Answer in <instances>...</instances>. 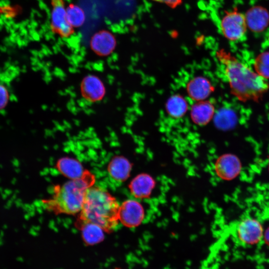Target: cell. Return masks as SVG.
<instances>
[{"mask_svg":"<svg viewBox=\"0 0 269 269\" xmlns=\"http://www.w3.org/2000/svg\"><path fill=\"white\" fill-rule=\"evenodd\" d=\"M9 92L4 84L0 82V110L4 109L9 100Z\"/></svg>","mask_w":269,"mask_h":269,"instance_id":"7402d4cb","label":"cell"},{"mask_svg":"<svg viewBox=\"0 0 269 269\" xmlns=\"http://www.w3.org/2000/svg\"><path fill=\"white\" fill-rule=\"evenodd\" d=\"M220 26L225 37L234 41L244 36L248 27L245 15L237 11L226 12L221 19Z\"/></svg>","mask_w":269,"mask_h":269,"instance_id":"277c9868","label":"cell"},{"mask_svg":"<svg viewBox=\"0 0 269 269\" xmlns=\"http://www.w3.org/2000/svg\"><path fill=\"white\" fill-rule=\"evenodd\" d=\"M254 68L259 75L265 79H269V51L264 52L257 57Z\"/></svg>","mask_w":269,"mask_h":269,"instance_id":"44dd1931","label":"cell"},{"mask_svg":"<svg viewBox=\"0 0 269 269\" xmlns=\"http://www.w3.org/2000/svg\"><path fill=\"white\" fill-rule=\"evenodd\" d=\"M241 163L238 158L232 154L221 156L216 163L217 174L224 179L235 177L241 170Z\"/></svg>","mask_w":269,"mask_h":269,"instance_id":"8fae6325","label":"cell"},{"mask_svg":"<svg viewBox=\"0 0 269 269\" xmlns=\"http://www.w3.org/2000/svg\"><path fill=\"white\" fill-rule=\"evenodd\" d=\"M116 45L115 36L107 30H102L95 33L90 41L91 50L100 57H107L111 55L115 49Z\"/></svg>","mask_w":269,"mask_h":269,"instance_id":"9c48e42d","label":"cell"},{"mask_svg":"<svg viewBox=\"0 0 269 269\" xmlns=\"http://www.w3.org/2000/svg\"><path fill=\"white\" fill-rule=\"evenodd\" d=\"M237 234L239 240L248 245L259 243L264 237L261 223L257 220L250 217L244 219L238 223Z\"/></svg>","mask_w":269,"mask_h":269,"instance_id":"52a82bcc","label":"cell"},{"mask_svg":"<svg viewBox=\"0 0 269 269\" xmlns=\"http://www.w3.org/2000/svg\"><path fill=\"white\" fill-rule=\"evenodd\" d=\"M59 171L66 176L71 179L82 177L84 175L81 164L76 160L69 158H63L57 163Z\"/></svg>","mask_w":269,"mask_h":269,"instance_id":"9a60e30c","label":"cell"},{"mask_svg":"<svg viewBox=\"0 0 269 269\" xmlns=\"http://www.w3.org/2000/svg\"><path fill=\"white\" fill-rule=\"evenodd\" d=\"M66 15L69 23L73 27L81 26L85 21V14L82 8L74 4L67 7Z\"/></svg>","mask_w":269,"mask_h":269,"instance_id":"ffe728a7","label":"cell"},{"mask_svg":"<svg viewBox=\"0 0 269 269\" xmlns=\"http://www.w3.org/2000/svg\"><path fill=\"white\" fill-rule=\"evenodd\" d=\"M119 207L117 201L108 192L90 186L85 194L80 220L83 224H95L105 231H112L118 224Z\"/></svg>","mask_w":269,"mask_h":269,"instance_id":"7a4b0ae2","label":"cell"},{"mask_svg":"<svg viewBox=\"0 0 269 269\" xmlns=\"http://www.w3.org/2000/svg\"><path fill=\"white\" fill-rule=\"evenodd\" d=\"M154 181L152 178L145 174L136 176L131 182L130 189L133 194L137 197H144L151 192Z\"/></svg>","mask_w":269,"mask_h":269,"instance_id":"5bb4252c","label":"cell"},{"mask_svg":"<svg viewBox=\"0 0 269 269\" xmlns=\"http://www.w3.org/2000/svg\"></svg>","mask_w":269,"mask_h":269,"instance_id":"d4e9b609","label":"cell"},{"mask_svg":"<svg viewBox=\"0 0 269 269\" xmlns=\"http://www.w3.org/2000/svg\"><path fill=\"white\" fill-rule=\"evenodd\" d=\"M82 236L85 241L89 244L101 242L104 238V231L99 226L91 223H84L82 227Z\"/></svg>","mask_w":269,"mask_h":269,"instance_id":"d6986e66","label":"cell"},{"mask_svg":"<svg viewBox=\"0 0 269 269\" xmlns=\"http://www.w3.org/2000/svg\"><path fill=\"white\" fill-rule=\"evenodd\" d=\"M141 204L134 200L125 201L119 209V219L124 225L133 227L138 225L143 217Z\"/></svg>","mask_w":269,"mask_h":269,"instance_id":"ba28073f","label":"cell"},{"mask_svg":"<svg viewBox=\"0 0 269 269\" xmlns=\"http://www.w3.org/2000/svg\"><path fill=\"white\" fill-rule=\"evenodd\" d=\"M186 90L189 97L196 102L204 101L213 91L210 82L203 76H197L187 83Z\"/></svg>","mask_w":269,"mask_h":269,"instance_id":"30bf717a","label":"cell"},{"mask_svg":"<svg viewBox=\"0 0 269 269\" xmlns=\"http://www.w3.org/2000/svg\"><path fill=\"white\" fill-rule=\"evenodd\" d=\"M238 118L233 110L222 108L215 115L214 122L217 128L222 130H229L235 126Z\"/></svg>","mask_w":269,"mask_h":269,"instance_id":"ac0fdd59","label":"cell"},{"mask_svg":"<svg viewBox=\"0 0 269 269\" xmlns=\"http://www.w3.org/2000/svg\"><path fill=\"white\" fill-rule=\"evenodd\" d=\"M247 26L254 32L263 30L269 22V14L264 8L257 6L251 8L245 15Z\"/></svg>","mask_w":269,"mask_h":269,"instance_id":"4fadbf2b","label":"cell"},{"mask_svg":"<svg viewBox=\"0 0 269 269\" xmlns=\"http://www.w3.org/2000/svg\"><path fill=\"white\" fill-rule=\"evenodd\" d=\"M131 170L129 162L121 156L115 157L112 160L109 166L110 175L115 179L124 181L129 176Z\"/></svg>","mask_w":269,"mask_h":269,"instance_id":"e0dca14e","label":"cell"},{"mask_svg":"<svg viewBox=\"0 0 269 269\" xmlns=\"http://www.w3.org/2000/svg\"><path fill=\"white\" fill-rule=\"evenodd\" d=\"M91 177L84 174L55 187L52 197L43 201L46 208L57 214H75L81 211L86 191L92 184Z\"/></svg>","mask_w":269,"mask_h":269,"instance_id":"3957f363","label":"cell"},{"mask_svg":"<svg viewBox=\"0 0 269 269\" xmlns=\"http://www.w3.org/2000/svg\"><path fill=\"white\" fill-rule=\"evenodd\" d=\"M51 5L50 25L52 31L62 37L69 36L73 33V29L67 20L63 0H51Z\"/></svg>","mask_w":269,"mask_h":269,"instance_id":"8992f818","label":"cell"},{"mask_svg":"<svg viewBox=\"0 0 269 269\" xmlns=\"http://www.w3.org/2000/svg\"><path fill=\"white\" fill-rule=\"evenodd\" d=\"M159 2L164 3L168 6L175 8L180 5L182 2V0H152Z\"/></svg>","mask_w":269,"mask_h":269,"instance_id":"603a6c76","label":"cell"},{"mask_svg":"<svg viewBox=\"0 0 269 269\" xmlns=\"http://www.w3.org/2000/svg\"><path fill=\"white\" fill-rule=\"evenodd\" d=\"M233 94L241 101H258L269 89L265 78L253 72L230 53L217 52Z\"/></svg>","mask_w":269,"mask_h":269,"instance_id":"6da1fadb","label":"cell"},{"mask_svg":"<svg viewBox=\"0 0 269 269\" xmlns=\"http://www.w3.org/2000/svg\"><path fill=\"white\" fill-rule=\"evenodd\" d=\"M265 243L269 246V228H268L265 233H264V237Z\"/></svg>","mask_w":269,"mask_h":269,"instance_id":"cb8c5ba5","label":"cell"},{"mask_svg":"<svg viewBox=\"0 0 269 269\" xmlns=\"http://www.w3.org/2000/svg\"><path fill=\"white\" fill-rule=\"evenodd\" d=\"M165 107L169 116L175 119H179L185 114L188 106L183 97L179 95H174L167 100Z\"/></svg>","mask_w":269,"mask_h":269,"instance_id":"2e32d148","label":"cell"},{"mask_svg":"<svg viewBox=\"0 0 269 269\" xmlns=\"http://www.w3.org/2000/svg\"><path fill=\"white\" fill-rule=\"evenodd\" d=\"M215 108L209 101L197 102L191 108L190 115L193 122L199 126L207 124L213 118Z\"/></svg>","mask_w":269,"mask_h":269,"instance_id":"7c38bea8","label":"cell"},{"mask_svg":"<svg viewBox=\"0 0 269 269\" xmlns=\"http://www.w3.org/2000/svg\"><path fill=\"white\" fill-rule=\"evenodd\" d=\"M80 92L82 97L87 102L96 103L102 101L106 95V87L98 76L89 74L81 80Z\"/></svg>","mask_w":269,"mask_h":269,"instance_id":"5b68a950","label":"cell"}]
</instances>
